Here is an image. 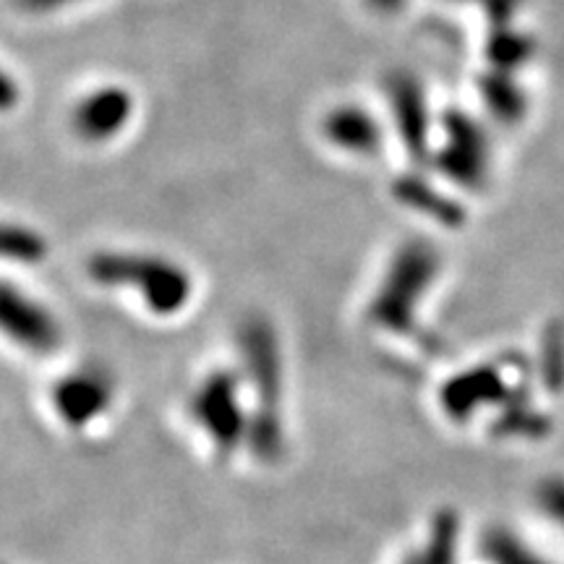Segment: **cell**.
I'll return each instance as SVG.
<instances>
[{
    "label": "cell",
    "instance_id": "cell-1",
    "mask_svg": "<svg viewBox=\"0 0 564 564\" xmlns=\"http://www.w3.org/2000/svg\"><path fill=\"white\" fill-rule=\"evenodd\" d=\"M243 371L253 390L249 449L259 463L272 465L285 449L282 432V356L272 324L253 316L241 327Z\"/></svg>",
    "mask_w": 564,
    "mask_h": 564
},
{
    "label": "cell",
    "instance_id": "cell-2",
    "mask_svg": "<svg viewBox=\"0 0 564 564\" xmlns=\"http://www.w3.org/2000/svg\"><path fill=\"white\" fill-rule=\"evenodd\" d=\"M442 257L429 241H408L394 251L369 303V322L390 335H411L419 306L440 278Z\"/></svg>",
    "mask_w": 564,
    "mask_h": 564
},
{
    "label": "cell",
    "instance_id": "cell-3",
    "mask_svg": "<svg viewBox=\"0 0 564 564\" xmlns=\"http://www.w3.org/2000/svg\"><path fill=\"white\" fill-rule=\"evenodd\" d=\"M89 278L105 288H133L158 316H173L192 301L194 282L183 267L154 253L102 251L87 262Z\"/></svg>",
    "mask_w": 564,
    "mask_h": 564
},
{
    "label": "cell",
    "instance_id": "cell-4",
    "mask_svg": "<svg viewBox=\"0 0 564 564\" xmlns=\"http://www.w3.org/2000/svg\"><path fill=\"white\" fill-rule=\"evenodd\" d=\"M188 413L209 436L212 447L220 457L236 455L241 444H249L251 413H246L243 408L238 373L225 369L207 373L188 398Z\"/></svg>",
    "mask_w": 564,
    "mask_h": 564
},
{
    "label": "cell",
    "instance_id": "cell-5",
    "mask_svg": "<svg viewBox=\"0 0 564 564\" xmlns=\"http://www.w3.org/2000/svg\"><path fill=\"white\" fill-rule=\"evenodd\" d=\"M507 366H510V358L455 373L440 390L442 411L455 423H465L474 419L476 411L499 408V413H505L518 403L531 400L523 379H518V382L507 379Z\"/></svg>",
    "mask_w": 564,
    "mask_h": 564
},
{
    "label": "cell",
    "instance_id": "cell-6",
    "mask_svg": "<svg viewBox=\"0 0 564 564\" xmlns=\"http://www.w3.org/2000/svg\"><path fill=\"white\" fill-rule=\"evenodd\" d=\"M436 162H440V171L457 186L474 188V192L481 188L489 175V139L481 126L465 112H447Z\"/></svg>",
    "mask_w": 564,
    "mask_h": 564
},
{
    "label": "cell",
    "instance_id": "cell-7",
    "mask_svg": "<svg viewBox=\"0 0 564 564\" xmlns=\"http://www.w3.org/2000/svg\"><path fill=\"white\" fill-rule=\"evenodd\" d=\"M53 408L68 429H84L108 413L112 403V379L102 369L87 366L61 377L53 387Z\"/></svg>",
    "mask_w": 564,
    "mask_h": 564
},
{
    "label": "cell",
    "instance_id": "cell-8",
    "mask_svg": "<svg viewBox=\"0 0 564 564\" xmlns=\"http://www.w3.org/2000/svg\"><path fill=\"white\" fill-rule=\"evenodd\" d=\"M0 324H3V333L9 335V340L21 345L24 350L51 352L61 343V329L53 314L13 285L3 288Z\"/></svg>",
    "mask_w": 564,
    "mask_h": 564
},
{
    "label": "cell",
    "instance_id": "cell-9",
    "mask_svg": "<svg viewBox=\"0 0 564 564\" xmlns=\"http://www.w3.org/2000/svg\"><path fill=\"white\" fill-rule=\"evenodd\" d=\"M387 97L408 154L413 160H426L432 152V118L421 82L405 70H398L387 79Z\"/></svg>",
    "mask_w": 564,
    "mask_h": 564
},
{
    "label": "cell",
    "instance_id": "cell-10",
    "mask_svg": "<svg viewBox=\"0 0 564 564\" xmlns=\"http://www.w3.org/2000/svg\"><path fill=\"white\" fill-rule=\"evenodd\" d=\"M133 116V97L123 87H100L76 105L74 131L84 141L100 144L110 141L129 126Z\"/></svg>",
    "mask_w": 564,
    "mask_h": 564
},
{
    "label": "cell",
    "instance_id": "cell-11",
    "mask_svg": "<svg viewBox=\"0 0 564 564\" xmlns=\"http://www.w3.org/2000/svg\"><path fill=\"white\" fill-rule=\"evenodd\" d=\"M324 137L337 150L350 154H377L382 150V126L366 108L358 105H340L324 118Z\"/></svg>",
    "mask_w": 564,
    "mask_h": 564
},
{
    "label": "cell",
    "instance_id": "cell-12",
    "mask_svg": "<svg viewBox=\"0 0 564 564\" xmlns=\"http://www.w3.org/2000/svg\"><path fill=\"white\" fill-rule=\"evenodd\" d=\"M478 91H481L486 108H489L491 116L499 118V121L514 123L525 116V89L514 82L510 70H489L481 79V84H478Z\"/></svg>",
    "mask_w": 564,
    "mask_h": 564
},
{
    "label": "cell",
    "instance_id": "cell-13",
    "mask_svg": "<svg viewBox=\"0 0 564 564\" xmlns=\"http://www.w3.org/2000/svg\"><path fill=\"white\" fill-rule=\"evenodd\" d=\"M394 196L408 204V207H413L415 212H421V215L432 217V220L442 225H457L463 220L460 207L449 196L434 192L432 183L423 178H403L400 183H394Z\"/></svg>",
    "mask_w": 564,
    "mask_h": 564
},
{
    "label": "cell",
    "instance_id": "cell-14",
    "mask_svg": "<svg viewBox=\"0 0 564 564\" xmlns=\"http://www.w3.org/2000/svg\"><path fill=\"white\" fill-rule=\"evenodd\" d=\"M460 544V518L455 510H440L429 528L426 546L421 549V564H457Z\"/></svg>",
    "mask_w": 564,
    "mask_h": 564
},
{
    "label": "cell",
    "instance_id": "cell-15",
    "mask_svg": "<svg viewBox=\"0 0 564 564\" xmlns=\"http://www.w3.org/2000/svg\"><path fill=\"white\" fill-rule=\"evenodd\" d=\"M478 552L489 564H552L541 554H535L525 541H520L507 528H489L484 533Z\"/></svg>",
    "mask_w": 564,
    "mask_h": 564
},
{
    "label": "cell",
    "instance_id": "cell-16",
    "mask_svg": "<svg viewBox=\"0 0 564 564\" xmlns=\"http://www.w3.org/2000/svg\"><path fill=\"white\" fill-rule=\"evenodd\" d=\"M552 421L544 411L533 408L531 400L518 403L510 411L499 413V419L491 423V434L497 440H510V436H523V440H541L549 434Z\"/></svg>",
    "mask_w": 564,
    "mask_h": 564
},
{
    "label": "cell",
    "instance_id": "cell-17",
    "mask_svg": "<svg viewBox=\"0 0 564 564\" xmlns=\"http://www.w3.org/2000/svg\"><path fill=\"white\" fill-rule=\"evenodd\" d=\"M533 53V42L525 34L514 32L510 24L494 26L489 34V45H486V58L491 61L494 68L499 70H512L525 66L528 58Z\"/></svg>",
    "mask_w": 564,
    "mask_h": 564
},
{
    "label": "cell",
    "instance_id": "cell-18",
    "mask_svg": "<svg viewBox=\"0 0 564 564\" xmlns=\"http://www.w3.org/2000/svg\"><path fill=\"white\" fill-rule=\"evenodd\" d=\"M541 379L552 392L564 387V333L562 327H549L541 340Z\"/></svg>",
    "mask_w": 564,
    "mask_h": 564
},
{
    "label": "cell",
    "instance_id": "cell-19",
    "mask_svg": "<svg viewBox=\"0 0 564 564\" xmlns=\"http://www.w3.org/2000/svg\"><path fill=\"white\" fill-rule=\"evenodd\" d=\"M3 251L9 259H17L21 264H32L45 257V241L30 228L9 225L3 230Z\"/></svg>",
    "mask_w": 564,
    "mask_h": 564
},
{
    "label": "cell",
    "instance_id": "cell-20",
    "mask_svg": "<svg viewBox=\"0 0 564 564\" xmlns=\"http://www.w3.org/2000/svg\"><path fill=\"white\" fill-rule=\"evenodd\" d=\"M535 502H539L541 512H544L546 518H552L564 531V478H544V481L539 484V489H535Z\"/></svg>",
    "mask_w": 564,
    "mask_h": 564
},
{
    "label": "cell",
    "instance_id": "cell-21",
    "mask_svg": "<svg viewBox=\"0 0 564 564\" xmlns=\"http://www.w3.org/2000/svg\"><path fill=\"white\" fill-rule=\"evenodd\" d=\"M465 3L484 6L486 17L491 19V24L499 26V24H510L512 17H514V13H518L520 3H523V0H465Z\"/></svg>",
    "mask_w": 564,
    "mask_h": 564
},
{
    "label": "cell",
    "instance_id": "cell-22",
    "mask_svg": "<svg viewBox=\"0 0 564 564\" xmlns=\"http://www.w3.org/2000/svg\"><path fill=\"white\" fill-rule=\"evenodd\" d=\"M82 3V0H17L19 9L32 11V13H51L58 9H66V6Z\"/></svg>",
    "mask_w": 564,
    "mask_h": 564
},
{
    "label": "cell",
    "instance_id": "cell-23",
    "mask_svg": "<svg viewBox=\"0 0 564 564\" xmlns=\"http://www.w3.org/2000/svg\"><path fill=\"white\" fill-rule=\"evenodd\" d=\"M366 3H369L371 9L379 13H398V11H403V6L408 3V0H366Z\"/></svg>",
    "mask_w": 564,
    "mask_h": 564
},
{
    "label": "cell",
    "instance_id": "cell-24",
    "mask_svg": "<svg viewBox=\"0 0 564 564\" xmlns=\"http://www.w3.org/2000/svg\"><path fill=\"white\" fill-rule=\"evenodd\" d=\"M400 564H421V556H419V552H415V554H411V556H405V560L400 562Z\"/></svg>",
    "mask_w": 564,
    "mask_h": 564
}]
</instances>
